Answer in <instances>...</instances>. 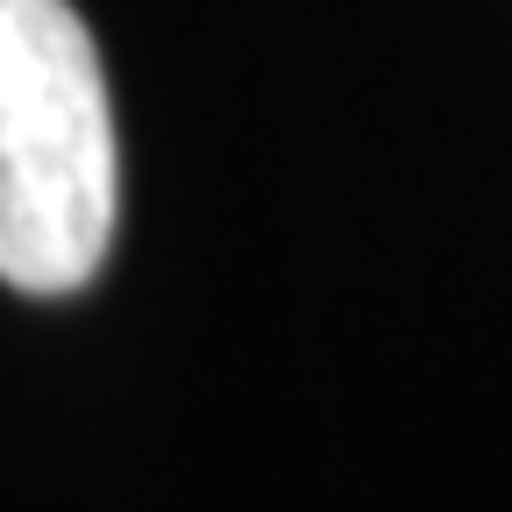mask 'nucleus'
<instances>
[{"label": "nucleus", "instance_id": "1", "mask_svg": "<svg viewBox=\"0 0 512 512\" xmlns=\"http://www.w3.org/2000/svg\"><path fill=\"white\" fill-rule=\"evenodd\" d=\"M114 107L64 0H0V278L79 292L114 242Z\"/></svg>", "mask_w": 512, "mask_h": 512}]
</instances>
